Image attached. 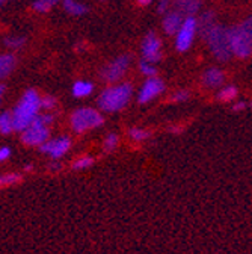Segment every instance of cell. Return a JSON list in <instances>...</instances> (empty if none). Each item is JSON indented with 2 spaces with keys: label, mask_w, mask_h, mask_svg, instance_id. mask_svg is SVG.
I'll return each mask as SVG.
<instances>
[{
  "label": "cell",
  "mask_w": 252,
  "mask_h": 254,
  "mask_svg": "<svg viewBox=\"0 0 252 254\" xmlns=\"http://www.w3.org/2000/svg\"><path fill=\"white\" fill-rule=\"evenodd\" d=\"M40 102H41V99L37 91L29 89L24 92L23 99L20 100V103L15 106L14 112L11 114L14 130L23 132L26 127L34 121V118L38 115V111L41 108Z\"/></svg>",
  "instance_id": "1"
},
{
  "label": "cell",
  "mask_w": 252,
  "mask_h": 254,
  "mask_svg": "<svg viewBox=\"0 0 252 254\" xmlns=\"http://www.w3.org/2000/svg\"><path fill=\"white\" fill-rule=\"evenodd\" d=\"M228 41H230L233 55H236L240 59H246L251 56V50H252V21H251V18L228 29Z\"/></svg>",
  "instance_id": "2"
},
{
  "label": "cell",
  "mask_w": 252,
  "mask_h": 254,
  "mask_svg": "<svg viewBox=\"0 0 252 254\" xmlns=\"http://www.w3.org/2000/svg\"><path fill=\"white\" fill-rule=\"evenodd\" d=\"M133 88L130 83H121L106 88L99 99V106L104 112H118L127 106L132 99Z\"/></svg>",
  "instance_id": "3"
},
{
  "label": "cell",
  "mask_w": 252,
  "mask_h": 254,
  "mask_svg": "<svg viewBox=\"0 0 252 254\" xmlns=\"http://www.w3.org/2000/svg\"><path fill=\"white\" fill-rule=\"evenodd\" d=\"M202 37L205 38V41L216 59L225 62L233 56L230 41H228V29L227 27L214 23L204 32Z\"/></svg>",
  "instance_id": "4"
},
{
  "label": "cell",
  "mask_w": 252,
  "mask_h": 254,
  "mask_svg": "<svg viewBox=\"0 0 252 254\" xmlns=\"http://www.w3.org/2000/svg\"><path fill=\"white\" fill-rule=\"evenodd\" d=\"M53 123V115L50 114H43L37 115L34 121L30 123L26 129L23 130L21 141L26 145H41L50 138V130L49 126Z\"/></svg>",
  "instance_id": "5"
},
{
  "label": "cell",
  "mask_w": 252,
  "mask_h": 254,
  "mask_svg": "<svg viewBox=\"0 0 252 254\" xmlns=\"http://www.w3.org/2000/svg\"><path fill=\"white\" fill-rule=\"evenodd\" d=\"M103 124V115L91 108H82L73 112L71 115V127L77 133H83L86 130L96 129Z\"/></svg>",
  "instance_id": "6"
},
{
  "label": "cell",
  "mask_w": 252,
  "mask_h": 254,
  "mask_svg": "<svg viewBox=\"0 0 252 254\" xmlns=\"http://www.w3.org/2000/svg\"><path fill=\"white\" fill-rule=\"evenodd\" d=\"M197 30H198L197 29V20L194 17L183 18V23L177 30V40H175V46H177L178 52L189 50V47H191L194 43Z\"/></svg>",
  "instance_id": "7"
},
{
  "label": "cell",
  "mask_w": 252,
  "mask_h": 254,
  "mask_svg": "<svg viewBox=\"0 0 252 254\" xmlns=\"http://www.w3.org/2000/svg\"><path fill=\"white\" fill-rule=\"evenodd\" d=\"M129 65H130V56L129 55L118 56L116 59H113L112 62H109L107 65L103 68L101 77L107 83H113V82L119 80L124 76V73L127 71Z\"/></svg>",
  "instance_id": "8"
},
{
  "label": "cell",
  "mask_w": 252,
  "mask_h": 254,
  "mask_svg": "<svg viewBox=\"0 0 252 254\" xmlns=\"http://www.w3.org/2000/svg\"><path fill=\"white\" fill-rule=\"evenodd\" d=\"M142 55H144V61L150 64L159 62L162 59V41L154 32H150L145 37L142 43Z\"/></svg>",
  "instance_id": "9"
},
{
  "label": "cell",
  "mask_w": 252,
  "mask_h": 254,
  "mask_svg": "<svg viewBox=\"0 0 252 254\" xmlns=\"http://www.w3.org/2000/svg\"><path fill=\"white\" fill-rule=\"evenodd\" d=\"M71 147V141L70 138L67 136H60V138H56V139H47L46 142H43L40 145V150L41 153L44 154H49L51 159H60L64 156Z\"/></svg>",
  "instance_id": "10"
},
{
  "label": "cell",
  "mask_w": 252,
  "mask_h": 254,
  "mask_svg": "<svg viewBox=\"0 0 252 254\" xmlns=\"http://www.w3.org/2000/svg\"><path fill=\"white\" fill-rule=\"evenodd\" d=\"M163 89H165V83L160 79L150 77L144 83V86H142V89L139 92V99L138 100H139L141 105H145V103L151 102L152 99H155L160 92H163Z\"/></svg>",
  "instance_id": "11"
},
{
  "label": "cell",
  "mask_w": 252,
  "mask_h": 254,
  "mask_svg": "<svg viewBox=\"0 0 252 254\" xmlns=\"http://www.w3.org/2000/svg\"><path fill=\"white\" fill-rule=\"evenodd\" d=\"M225 76L219 68H208L204 74H202V83L207 88H217L224 83Z\"/></svg>",
  "instance_id": "12"
},
{
  "label": "cell",
  "mask_w": 252,
  "mask_h": 254,
  "mask_svg": "<svg viewBox=\"0 0 252 254\" xmlns=\"http://www.w3.org/2000/svg\"><path fill=\"white\" fill-rule=\"evenodd\" d=\"M200 0H177L175 2V11L181 15L194 17L200 11Z\"/></svg>",
  "instance_id": "13"
},
{
  "label": "cell",
  "mask_w": 252,
  "mask_h": 254,
  "mask_svg": "<svg viewBox=\"0 0 252 254\" xmlns=\"http://www.w3.org/2000/svg\"><path fill=\"white\" fill-rule=\"evenodd\" d=\"M181 23H183V15L177 11H172L163 20V30L168 35H174V34H177V30L181 26Z\"/></svg>",
  "instance_id": "14"
},
{
  "label": "cell",
  "mask_w": 252,
  "mask_h": 254,
  "mask_svg": "<svg viewBox=\"0 0 252 254\" xmlns=\"http://www.w3.org/2000/svg\"><path fill=\"white\" fill-rule=\"evenodd\" d=\"M15 67V56L14 55H0V79L9 76V73Z\"/></svg>",
  "instance_id": "15"
},
{
  "label": "cell",
  "mask_w": 252,
  "mask_h": 254,
  "mask_svg": "<svg viewBox=\"0 0 252 254\" xmlns=\"http://www.w3.org/2000/svg\"><path fill=\"white\" fill-rule=\"evenodd\" d=\"M64 8L68 14L77 15V17L88 12V8L85 5H82L80 2H76V0H64Z\"/></svg>",
  "instance_id": "16"
},
{
  "label": "cell",
  "mask_w": 252,
  "mask_h": 254,
  "mask_svg": "<svg viewBox=\"0 0 252 254\" xmlns=\"http://www.w3.org/2000/svg\"><path fill=\"white\" fill-rule=\"evenodd\" d=\"M92 91H94V85L89 82L80 80L73 85V95H76V97H88Z\"/></svg>",
  "instance_id": "17"
},
{
  "label": "cell",
  "mask_w": 252,
  "mask_h": 254,
  "mask_svg": "<svg viewBox=\"0 0 252 254\" xmlns=\"http://www.w3.org/2000/svg\"><path fill=\"white\" fill-rule=\"evenodd\" d=\"M12 130H14L12 115L9 112L0 114V133H2V135H9Z\"/></svg>",
  "instance_id": "18"
},
{
  "label": "cell",
  "mask_w": 252,
  "mask_h": 254,
  "mask_svg": "<svg viewBox=\"0 0 252 254\" xmlns=\"http://www.w3.org/2000/svg\"><path fill=\"white\" fill-rule=\"evenodd\" d=\"M211 24H214V14L213 12H205L201 15L200 20H197V29L201 30V34H204Z\"/></svg>",
  "instance_id": "19"
},
{
  "label": "cell",
  "mask_w": 252,
  "mask_h": 254,
  "mask_svg": "<svg viewBox=\"0 0 252 254\" xmlns=\"http://www.w3.org/2000/svg\"><path fill=\"white\" fill-rule=\"evenodd\" d=\"M236 95H237V88L234 85H228L219 91L217 99L222 102H231L233 99H236Z\"/></svg>",
  "instance_id": "20"
},
{
  "label": "cell",
  "mask_w": 252,
  "mask_h": 254,
  "mask_svg": "<svg viewBox=\"0 0 252 254\" xmlns=\"http://www.w3.org/2000/svg\"><path fill=\"white\" fill-rule=\"evenodd\" d=\"M21 182V176L20 174H3L0 176V189L2 188H6V186H11V185H17Z\"/></svg>",
  "instance_id": "21"
},
{
  "label": "cell",
  "mask_w": 252,
  "mask_h": 254,
  "mask_svg": "<svg viewBox=\"0 0 252 254\" xmlns=\"http://www.w3.org/2000/svg\"><path fill=\"white\" fill-rule=\"evenodd\" d=\"M92 164H94V159L91 156H82L71 164V168L73 170H85V168H89Z\"/></svg>",
  "instance_id": "22"
},
{
  "label": "cell",
  "mask_w": 252,
  "mask_h": 254,
  "mask_svg": "<svg viewBox=\"0 0 252 254\" xmlns=\"http://www.w3.org/2000/svg\"><path fill=\"white\" fill-rule=\"evenodd\" d=\"M53 5H54L53 0H37V2L34 3V9L38 12H47L51 9Z\"/></svg>",
  "instance_id": "23"
},
{
  "label": "cell",
  "mask_w": 252,
  "mask_h": 254,
  "mask_svg": "<svg viewBox=\"0 0 252 254\" xmlns=\"http://www.w3.org/2000/svg\"><path fill=\"white\" fill-rule=\"evenodd\" d=\"M116 145H118V136L115 133L107 135V138L104 139V150L107 153H110V151H113L116 148Z\"/></svg>",
  "instance_id": "24"
},
{
  "label": "cell",
  "mask_w": 252,
  "mask_h": 254,
  "mask_svg": "<svg viewBox=\"0 0 252 254\" xmlns=\"http://www.w3.org/2000/svg\"><path fill=\"white\" fill-rule=\"evenodd\" d=\"M129 135H130V138L135 139V141H144V139H147V138L150 136V132L142 130V129H135V127H133V129H130Z\"/></svg>",
  "instance_id": "25"
},
{
  "label": "cell",
  "mask_w": 252,
  "mask_h": 254,
  "mask_svg": "<svg viewBox=\"0 0 252 254\" xmlns=\"http://www.w3.org/2000/svg\"><path fill=\"white\" fill-rule=\"evenodd\" d=\"M139 68H141V71L145 74V76H148V77H154L155 76V68L152 67V64H150V62H145V61H142L141 62V65H139Z\"/></svg>",
  "instance_id": "26"
},
{
  "label": "cell",
  "mask_w": 252,
  "mask_h": 254,
  "mask_svg": "<svg viewBox=\"0 0 252 254\" xmlns=\"http://www.w3.org/2000/svg\"><path fill=\"white\" fill-rule=\"evenodd\" d=\"M24 38L23 37H11V38H6L5 44L9 47V49H18L24 44Z\"/></svg>",
  "instance_id": "27"
},
{
  "label": "cell",
  "mask_w": 252,
  "mask_h": 254,
  "mask_svg": "<svg viewBox=\"0 0 252 254\" xmlns=\"http://www.w3.org/2000/svg\"><path fill=\"white\" fill-rule=\"evenodd\" d=\"M40 105H41V108H43V109H47V111H50V109H53V108H54V105H56V100H54L53 97H50V95H47V97L41 99Z\"/></svg>",
  "instance_id": "28"
},
{
  "label": "cell",
  "mask_w": 252,
  "mask_h": 254,
  "mask_svg": "<svg viewBox=\"0 0 252 254\" xmlns=\"http://www.w3.org/2000/svg\"><path fill=\"white\" fill-rule=\"evenodd\" d=\"M187 97H189L187 91H178L172 95V100L174 102H184V100H187Z\"/></svg>",
  "instance_id": "29"
},
{
  "label": "cell",
  "mask_w": 252,
  "mask_h": 254,
  "mask_svg": "<svg viewBox=\"0 0 252 254\" xmlns=\"http://www.w3.org/2000/svg\"><path fill=\"white\" fill-rule=\"evenodd\" d=\"M171 6V0H160L159 2V6H157V11H159L160 14H165Z\"/></svg>",
  "instance_id": "30"
},
{
  "label": "cell",
  "mask_w": 252,
  "mask_h": 254,
  "mask_svg": "<svg viewBox=\"0 0 252 254\" xmlns=\"http://www.w3.org/2000/svg\"><path fill=\"white\" fill-rule=\"evenodd\" d=\"M9 156H11V150L8 147H2V148H0V162L6 161Z\"/></svg>",
  "instance_id": "31"
},
{
  "label": "cell",
  "mask_w": 252,
  "mask_h": 254,
  "mask_svg": "<svg viewBox=\"0 0 252 254\" xmlns=\"http://www.w3.org/2000/svg\"><path fill=\"white\" fill-rule=\"evenodd\" d=\"M242 109H246V103L245 102H239V103H236L233 106V111H236V112H240Z\"/></svg>",
  "instance_id": "32"
},
{
  "label": "cell",
  "mask_w": 252,
  "mask_h": 254,
  "mask_svg": "<svg viewBox=\"0 0 252 254\" xmlns=\"http://www.w3.org/2000/svg\"><path fill=\"white\" fill-rule=\"evenodd\" d=\"M49 171H53V173H56L57 170H60L62 167H60V164H57V162H51V164H49Z\"/></svg>",
  "instance_id": "33"
},
{
  "label": "cell",
  "mask_w": 252,
  "mask_h": 254,
  "mask_svg": "<svg viewBox=\"0 0 252 254\" xmlns=\"http://www.w3.org/2000/svg\"><path fill=\"white\" fill-rule=\"evenodd\" d=\"M151 2H152V0H138V3L142 5V6H147V5H150Z\"/></svg>",
  "instance_id": "34"
},
{
  "label": "cell",
  "mask_w": 252,
  "mask_h": 254,
  "mask_svg": "<svg viewBox=\"0 0 252 254\" xmlns=\"http://www.w3.org/2000/svg\"><path fill=\"white\" fill-rule=\"evenodd\" d=\"M3 94H5V85H0V103H2Z\"/></svg>",
  "instance_id": "35"
},
{
  "label": "cell",
  "mask_w": 252,
  "mask_h": 254,
  "mask_svg": "<svg viewBox=\"0 0 252 254\" xmlns=\"http://www.w3.org/2000/svg\"><path fill=\"white\" fill-rule=\"evenodd\" d=\"M53 2H54V3H56V2H60V0H53Z\"/></svg>",
  "instance_id": "36"
},
{
  "label": "cell",
  "mask_w": 252,
  "mask_h": 254,
  "mask_svg": "<svg viewBox=\"0 0 252 254\" xmlns=\"http://www.w3.org/2000/svg\"><path fill=\"white\" fill-rule=\"evenodd\" d=\"M0 2H2V0H0Z\"/></svg>",
  "instance_id": "37"
}]
</instances>
